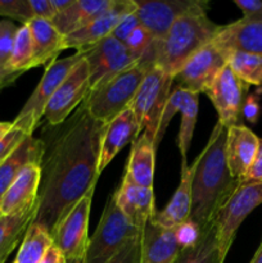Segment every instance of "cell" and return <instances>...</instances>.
I'll return each instance as SVG.
<instances>
[{"label": "cell", "instance_id": "6da1fadb", "mask_svg": "<svg viewBox=\"0 0 262 263\" xmlns=\"http://www.w3.org/2000/svg\"><path fill=\"white\" fill-rule=\"evenodd\" d=\"M105 126L90 116L82 102L63 123L44 130L45 149L32 223L46 229L50 236L77 202L95 190Z\"/></svg>", "mask_w": 262, "mask_h": 263}, {"label": "cell", "instance_id": "7a4b0ae2", "mask_svg": "<svg viewBox=\"0 0 262 263\" xmlns=\"http://www.w3.org/2000/svg\"><path fill=\"white\" fill-rule=\"evenodd\" d=\"M226 130L217 122L211 133L207 145L193 163L192 212L190 220L202 230L212 223L213 217L238 189L226 162Z\"/></svg>", "mask_w": 262, "mask_h": 263}, {"label": "cell", "instance_id": "3957f363", "mask_svg": "<svg viewBox=\"0 0 262 263\" xmlns=\"http://www.w3.org/2000/svg\"><path fill=\"white\" fill-rule=\"evenodd\" d=\"M221 25L207 13H190L179 18L162 40H154V63L175 77L185 62L199 49L212 43Z\"/></svg>", "mask_w": 262, "mask_h": 263}, {"label": "cell", "instance_id": "277c9868", "mask_svg": "<svg viewBox=\"0 0 262 263\" xmlns=\"http://www.w3.org/2000/svg\"><path fill=\"white\" fill-rule=\"evenodd\" d=\"M151 67L152 64L139 59L133 66L90 90L84 100L90 116L99 122L109 123L113 118L130 108Z\"/></svg>", "mask_w": 262, "mask_h": 263}, {"label": "cell", "instance_id": "5b68a950", "mask_svg": "<svg viewBox=\"0 0 262 263\" xmlns=\"http://www.w3.org/2000/svg\"><path fill=\"white\" fill-rule=\"evenodd\" d=\"M141 235L143 231L126 218L110 195L94 234L89 238L84 263H107L128 241Z\"/></svg>", "mask_w": 262, "mask_h": 263}, {"label": "cell", "instance_id": "8992f818", "mask_svg": "<svg viewBox=\"0 0 262 263\" xmlns=\"http://www.w3.org/2000/svg\"><path fill=\"white\" fill-rule=\"evenodd\" d=\"M172 87H174V77L164 72L161 67L154 64L148 69L131 103V109L135 113L140 133L145 134L153 141L154 146H156L162 115Z\"/></svg>", "mask_w": 262, "mask_h": 263}, {"label": "cell", "instance_id": "52a82bcc", "mask_svg": "<svg viewBox=\"0 0 262 263\" xmlns=\"http://www.w3.org/2000/svg\"><path fill=\"white\" fill-rule=\"evenodd\" d=\"M82 59H84V54L81 50H77L72 55L63 59H57L54 63L46 67L40 82L27 99L26 104L23 105L21 112L18 113L15 120L13 121V125L21 128L26 135H33V131L38 128L41 118L44 117V112H45L49 100L51 99L59 85L66 79L67 74Z\"/></svg>", "mask_w": 262, "mask_h": 263}, {"label": "cell", "instance_id": "ba28073f", "mask_svg": "<svg viewBox=\"0 0 262 263\" xmlns=\"http://www.w3.org/2000/svg\"><path fill=\"white\" fill-rule=\"evenodd\" d=\"M262 204V184L239 185L213 217L218 251L225 261L243 221Z\"/></svg>", "mask_w": 262, "mask_h": 263}, {"label": "cell", "instance_id": "9c48e42d", "mask_svg": "<svg viewBox=\"0 0 262 263\" xmlns=\"http://www.w3.org/2000/svg\"><path fill=\"white\" fill-rule=\"evenodd\" d=\"M136 15L154 40H162L179 18L190 13H207L205 0H134Z\"/></svg>", "mask_w": 262, "mask_h": 263}, {"label": "cell", "instance_id": "30bf717a", "mask_svg": "<svg viewBox=\"0 0 262 263\" xmlns=\"http://www.w3.org/2000/svg\"><path fill=\"white\" fill-rule=\"evenodd\" d=\"M92 194L85 195L77 204L59 221L51 234L53 246L62 252L67 261L82 259L89 244V218Z\"/></svg>", "mask_w": 262, "mask_h": 263}, {"label": "cell", "instance_id": "8fae6325", "mask_svg": "<svg viewBox=\"0 0 262 263\" xmlns=\"http://www.w3.org/2000/svg\"><path fill=\"white\" fill-rule=\"evenodd\" d=\"M81 51L89 69L90 90L139 61V58L128 51L125 44L113 36H108Z\"/></svg>", "mask_w": 262, "mask_h": 263}, {"label": "cell", "instance_id": "7c38bea8", "mask_svg": "<svg viewBox=\"0 0 262 263\" xmlns=\"http://www.w3.org/2000/svg\"><path fill=\"white\" fill-rule=\"evenodd\" d=\"M89 92V69L85 59H82L67 74L49 100L44 112L48 126H59L63 123L82 104Z\"/></svg>", "mask_w": 262, "mask_h": 263}, {"label": "cell", "instance_id": "4fadbf2b", "mask_svg": "<svg viewBox=\"0 0 262 263\" xmlns=\"http://www.w3.org/2000/svg\"><path fill=\"white\" fill-rule=\"evenodd\" d=\"M248 85L244 84L226 64L204 94L210 98L218 115V122L229 128L238 125L243 112Z\"/></svg>", "mask_w": 262, "mask_h": 263}, {"label": "cell", "instance_id": "5bb4252c", "mask_svg": "<svg viewBox=\"0 0 262 263\" xmlns=\"http://www.w3.org/2000/svg\"><path fill=\"white\" fill-rule=\"evenodd\" d=\"M225 66V53L210 43L185 62L175 74L174 84L200 94L210 87Z\"/></svg>", "mask_w": 262, "mask_h": 263}, {"label": "cell", "instance_id": "9a60e30c", "mask_svg": "<svg viewBox=\"0 0 262 263\" xmlns=\"http://www.w3.org/2000/svg\"><path fill=\"white\" fill-rule=\"evenodd\" d=\"M135 10L136 5L134 0H115V4L107 13L100 15L85 27L64 36V50L66 49L84 50L89 46L95 45L103 39L112 35L113 30L122 21V18Z\"/></svg>", "mask_w": 262, "mask_h": 263}, {"label": "cell", "instance_id": "2e32d148", "mask_svg": "<svg viewBox=\"0 0 262 263\" xmlns=\"http://www.w3.org/2000/svg\"><path fill=\"white\" fill-rule=\"evenodd\" d=\"M113 198L126 218L140 231L144 230L156 213L153 189L134 184L126 175H123L120 186L113 193Z\"/></svg>", "mask_w": 262, "mask_h": 263}, {"label": "cell", "instance_id": "e0dca14e", "mask_svg": "<svg viewBox=\"0 0 262 263\" xmlns=\"http://www.w3.org/2000/svg\"><path fill=\"white\" fill-rule=\"evenodd\" d=\"M258 145V136L241 123L231 126L226 130V162L234 179L239 181L243 179L253 163Z\"/></svg>", "mask_w": 262, "mask_h": 263}, {"label": "cell", "instance_id": "ac0fdd59", "mask_svg": "<svg viewBox=\"0 0 262 263\" xmlns=\"http://www.w3.org/2000/svg\"><path fill=\"white\" fill-rule=\"evenodd\" d=\"M140 128L136 121L135 113L130 108L123 110L121 115L113 118L105 126L104 134L100 144L99 172L102 174L105 167L113 161L118 152L131 141H135L140 135Z\"/></svg>", "mask_w": 262, "mask_h": 263}, {"label": "cell", "instance_id": "d6986e66", "mask_svg": "<svg viewBox=\"0 0 262 263\" xmlns=\"http://www.w3.org/2000/svg\"><path fill=\"white\" fill-rule=\"evenodd\" d=\"M212 44L222 51L262 54V22L238 20L221 26Z\"/></svg>", "mask_w": 262, "mask_h": 263}, {"label": "cell", "instance_id": "ffe728a7", "mask_svg": "<svg viewBox=\"0 0 262 263\" xmlns=\"http://www.w3.org/2000/svg\"><path fill=\"white\" fill-rule=\"evenodd\" d=\"M192 180L193 167L188 166V159H181V176L177 189L167 203L166 208L156 212L151 222L167 230H172L190 218L192 212Z\"/></svg>", "mask_w": 262, "mask_h": 263}, {"label": "cell", "instance_id": "44dd1931", "mask_svg": "<svg viewBox=\"0 0 262 263\" xmlns=\"http://www.w3.org/2000/svg\"><path fill=\"white\" fill-rule=\"evenodd\" d=\"M44 141L28 135L22 143L0 162V197L10 186L18 175L30 164L40 166L44 156Z\"/></svg>", "mask_w": 262, "mask_h": 263}, {"label": "cell", "instance_id": "7402d4cb", "mask_svg": "<svg viewBox=\"0 0 262 263\" xmlns=\"http://www.w3.org/2000/svg\"><path fill=\"white\" fill-rule=\"evenodd\" d=\"M41 181V168L36 164H30L17 176L0 197V208L3 215L18 212L32 205L38 199L39 186Z\"/></svg>", "mask_w": 262, "mask_h": 263}, {"label": "cell", "instance_id": "603a6c76", "mask_svg": "<svg viewBox=\"0 0 262 263\" xmlns=\"http://www.w3.org/2000/svg\"><path fill=\"white\" fill-rule=\"evenodd\" d=\"M113 4L115 0H74L71 7L54 15L50 22L62 36H67L107 13Z\"/></svg>", "mask_w": 262, "mask_h": 263}, {"label": "cell", "instance_id": "cb8c5ba5", "mask_svg": "<svg viewBox=\"0 0 262 263\" xmlns=\"http://www.w3.org/2000/svg\"><path fill=\"white\" fill-rule=\"evenodd\" d=\"M26 25L30 28L32 37V68L39 66H44L46 68L54 63L58 59L59 54L64 50V36H62L48 20L32 18Z\"/></svg>", "mask_w": 262, "mask_h": 263}, {"label": "cell", "instance_id": "d4e9b609", "mask_svg": "<svg viewBox=\"0 0 262 263\" xmlns=\"http://www.w3.org/2000/svg\"><path fill=\"white\" fill-rule=\"evenodd\" d=\"M180 247L172 230L149 221L141 235L140 263H174Z\"/></svg>", "mask_w": 262, "mask_h": 263}, {"label": "cell", "instance_id": "484cf974", "mask_svg": "<svg viewBox=\"0 0 262 263\" xmlns=\"http://www.w3.org/2000/svg\"><path fill=\"white\" fill-rule=\"evenodd\" d=\"M156 151L154 143L144 133L133 143L125 175L134 184L153 189Z\"/></svg>", "mask_w": 262, "mask_h": 263}, {"label": "cell", "instance_id": "4316f807", "mask_svg": "<svg viewBox=\"0 0 262 263\" xmlns=\"http://www.w3.org/2000/svg\"><path fill=\"white\" fill-rule=\"evenodd\" d=\"M36 215V203L10 215L0 217V263H4L14 251L21 239L32 223Z\"/></svg>", "mask_w": 262, "mask_h": 263}, {"label": "cell", "instance_id": "83f0119b", "mask_svg": "<svg viewBox=\"0 0 262 263\" xmlns=\"http://www.w3.org/2000/svg\"><path fill=\"white\" fill-rule=\"evenodd\" d=\"M218 251L217 236L213 223L202 230V236L195 246L180 249L174 263H223Z\"/></svg>", "mask_w": 262, "mask_h": 263}, {"label": "cell", "instance_id": "f1b7e54d", "mask_svg": "<svg viewBox=\"0 0 262 263\" xmlns=\"http://www.w3.org/2000/svg\"><path fill=\"white\" fill-rule=\"evenodd\" d=\"M51 246L53 239L46 229L39 223H31L13 263H40Z\"/></svg>", "mask_w": 262, "mask_h": 263}, {"label": "cell", "instance_id": "f546056e", "mask_svg": "<svg viewBox=\"0 0 262 263\" xmlns=\"http://www.w3.org/2000/svg\"><path fill=\"white\" fill-rule=\"evenodd\" d=\"M198 105H199V94L184 89V97L179 110L181 115V121H180V130L177 135V146L181 154V159H188V152L190 149L198 118Z\"/></svg>", "mask_w": 262, "mask_h": 263}, {"label": "cell", "instance_id": "4dcf8cb0", "mask_svg": "<svg viewBox=\"0 0 262 263\" xmlns=\"http://www.w3.org/2000/svg\"><path fill=\"white\" fill-rule=\"evenodd\" d=\"M226 64L246 85L262 86V54L223 51Z\"/></svg>", "mask_w": 262, "mask_h": 263}, {"label": "cell", "instance_id": "1f68e13d", "mask_svg": "<svg viewBox=\"0 0 262 263\" xmlns=\"http://www.w3.org/2000/svg\"><path fill=\"white\" fill-rule=\"evenodd\" d=\"M32 37H31L30 28L25 23V25L20 26L17 32H15L12 55H10L8 68H9L10 73L18 77L27 69L32 68Z\"/></svg>", "mask_w": 262, "mask_h": 263}, {"label": "cell", "instance_id": "d6a6232c", "mask_svg": "<svg viewBox=\"0 0 262 263\" xmlns=\"http://www.w3.org/2000/svg\"><path fill=\"white\" fill-rule=\"evenodd\" d=\"M17 30L18 27L12 21H0V90L17 79L8 68Z\"/></svg>", "mask_w": 262, "mask_h": 263}, {"label": "cell", "instance_id": "836d02e7", "mask_svg": "<svg viewBox=\"0 0 262 263\" xmlns=\"http://www.w3.org/2000/svg\"><path fill=\"white\" fill-rule=\"evenodd\" d=\"M182 97H184V89L179 85H175L171 90V94H170L169 100H167V104L164 107L163 115H162V120H161V125H159V130H158V135H157V140H156V148L158 146V144L161 143L162 138H163L164 133H166V128L169 126L170 121L172 120L175 115L180 110V105H181L182 102Z\"/></svg>", "mask_w": 262, "mask_h": 263}, {"label": "cell", "instance_id": "e575fe53", "mask_svg": "<svg viewBox=\"0 0 262 263\" xmlns=\"http://www.w3.org/2000/svg\"><path fill=\"white\" fill-rule=\"evenodd\" d=\"M0 15L20 21L22 25L33 18L28 0H0Z\"/></svg>", "mask_w": 262, "mask_h": 263}, {"label": "cell", "instance_id": "d590c367", "mask_svg": "<svg viewBox=\"0 0 262 263\" xmlns=\"http://www.w3.org/2000/svg\"><path fill=\"white\" fill-rule=\"evenodd\" d=\"M154 39L151 35L148 30L144 27L143 25H139L135 30L131 32V35L128 36L127 40L125 41V46L128 49L130 53H133L136 58L140 59L143 54H145V51L153 44Z\"/></svg>", "mask_w": 262, "mask_h": 263}, {"label": "cell", "instance_id": "8d00e7d4", "mask_svg": "<svg viewBox=\"0 0 262 263\" xmlns=\"http://www.w3.org/2000/svg\"><path fill=\"white\" fill-rule=\"evenodd\" d=\"M172 231H174L175 239H176L180 249L195 246L202 236V229L190 218L172 229Z\"/></svg>", "mask_w": 262, "mask_h": 263}, {"label": "cell", "instance_id": "74e56055", "mask_svg": "<svg viewBox=\"0 0 262 263\" xmlns=\"http://www.w3.org/2000/svg\"><path fill=\"white\" fill-rule=\"evenodd\" d=\"M25 133H23L21 128L15 127L13 125V127L10 128L8 133L0 135V162L5 158V157L9 156L18 145L23 141V139L26 138Z\"/></svg>", "mask_w": 262, "mask_h": 263}, {"label": "cell", "instance_id": "f35d334b", "mask_svg": "<svg viewBox=\"0 0 262 263\" xmlns=\"http://www.w3.org/2000/svg\"><path fill=\"white\" fill-rule=\"evenodd\" d=\"M141 236L128 241L110 261L107 263H140Z\"/></svg>", "mask_w": 262, "mask_h": 263}, {"label": "cell", "instance_id": "ab89813d", "mask_svg": "<svg viewBox=\"0 0 262 263\" xmlns=\"http://www.w3.org/2000/svg\"><path fill=\"white\" fill-rule=\"evenodd\" d=\"M139 25H141L140 21H139L136 13L133 12L130 13V14L126 15V17L122 18V21L116 26V28L113 30L112 35L110 36H113V37L117 39L118 41L125 44V41L127 40V37L131 35V32H133Z\"/></svg>", "mask_w": 262, "mask_h": 263}, {"label": "cell", "instance_id": "60d3db41", "mask_svg": "<svg viewBox=\"0 0 262 263\" xmlns=\"http://www.w3.org/2000/svg\"><path fill=\"white\" fill-rule=\"evenodd\" d=\"M262 184V139H259L258 151H257L254 161L243 179L239 181V185H254Z\"/></svg>", "mask_w": 262, "mask_h": 263}, {"label": "cell", "instance_id": "b9f144b4", "mask_svg": "<svg viewBox=\"0 0 262 263\" xmlns=\"http://www.w3.org/2000/svg\"><path fill=\"white\" fill-rule=\"evenodd\" d=\"M243 13V20L262 22V0H234Z\"/></svg>", "mask_w": 262, "mask_h": 263}, {"label": "cell", "instance_id": "7bdbcfd3", "mask_svg": "<svg viewBox=\"0 0 262 263\" xmlns=\"http://www.w3.org/2000/svg\"><path fill=\"white\" fill-rule=\"evenodd\" d=\"M28 3H30L33 18L51 21L55 15V10L51 5V0H28Z\"/></svg>", "mask_w": 262, "mask_h": 263}, {"label": "cell", "instance_id": "ee69618b", "mask_svg": "<svg viewBox=\"0 0 262 263\" xmlns=\"http://www.w3.org/2000/svg\"><path fill=\"white\" fill-rule=\"evenodd\" d=\"M259 113H261V107H259V97L256 94L247 95L246 100H244L243 112L241 115L244 116L247 121L251 123H256L259 118Z\"/></svg>", "mask_w": 262, "mask_h": 263}, {"label": "cell", "instance_id": "f6af8a7d", "mask_svg": "<svg viewBox=\"0 0 262 263\" xmlns=\"http://www.w3.org/2000/svg\"><path fill=\"white\" fill-rule=\"evenodd\" d=\"M40 263H67V259L55 246H51Z\"/></svg>", "mask_w": 262, "mask_h": 263}, {"label": "cell", "instance_id": "bcb514c9", "mask_svg": "<svg viewBox=\"0 0 262 263\" xmlns=\"http://www.w3.org/2000/svg\"><path fill=\"white\" fill-rule=\"evenodd\" d=\"M74 0H51V5H53L54 10H55V14L63 12L67 8H69L72 5Z\"/></svg>", "mask_w": 262, "mask_h": 263}, {"label": "cell", "instance_id": "7dc6e473", "mask_svg": "<svg viewBox=\"0 0 262 263\" xmlns=\"http://www.w3.org/2000/svg\"><path fill=\"white\" fill-rule=\"evenodd\" d=\"M249 263H262V241H261V244H259L258 248H257L253 258L251 259V262Z\"/></svg>", "mask_w": 262, "mask_h": 263}, {"label": "cell", "instance_id": "c3c4849f", "mask_svg": "<svg viewBox=\"0 0 262 263\" xmlns=\"http://www.w3.org/2000/svg\"><path fill=\"white\" fill-rule=\"evenodd\" d=\"M13 127V122H2L0 121V135L8 133Z\"/></svg>", "mask_w": 262, "mask_h": 263}, {"label": "cell", "instance_id": "681fc988", "mask_svg": "<svg viewBox=\"0 0 262 263\" xmlns=\"http://www.w3.org/2000/svg\"><path fill=\"white\" fill-rule=\"evenodd\" d=\"M67 263H84V258H82V259H72V261H67Z\"/></svg>", "mask_w": 262, "mask_h": 263}, {"label": "cell", "instance_id": "f907efd6", "mask_svg": "<svg viewBox=\"0 0 262 263\" xmlns=\"http://www.w3.org/2000/svg\"><path fill=\"white\" fill-rule=\"evenodd\" d=\"M3 216V213H2V208H0V217H2Z\"/></svg>", "mask_w": 262, "mask_h": 263}, {"label": "cell", "instance_id": "816d5d0a", "mask_svg": "<svg viewBox=\"0 0 262 263\" xmlns=\"http://www.w3.org/2000/svg\"><path fill=\"white\" fill-rule=\"evenodd\" d=\"M261 241H262V240H261Z\"/></svg>", "mask_w": 262, "mask_h": 263}]
</instances>
